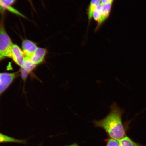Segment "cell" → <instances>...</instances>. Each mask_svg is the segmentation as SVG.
Here are the masks:
<instances>
[{
	"instance_id": "cell-17",
	"label": "cell",
	"mask_w": 146,
	"mask_h": 146,
	"mask_svg": "<svg viewBox=\"0 0 146 146\" xmlns=\"http://www.w3.org/2000/svg\"><path fill=\"white\" fill-rule=\"evenodd\" d=\"M78 146L77 144H76V143H74L72 144V145H69L68 146Z\"/></svg>"
},
{
	"instance_id": "cell-14",
	"label": "cell",
	"mask_w": 146,
	"mask_h": 146,
	"mask_svg": "<svg viewBox=\"0 0 146 146\" xmlns=\"http://www.w3.org/2000/svg\"><path fill=\"white\" fill-rule=\"evenodd\" d=\"M114 0H102V4L104 5L106 3H112Z\"/></svg>"
},
{
	"instance_id": "cell-11",
	"label": "cell",
	"mask_w": 146,
	"mask_h": 146,
	"mask_svg": "<svg viewBox=\"0 0 146 146\" xmlns=\"http://www.w3.org/2000/svg\"><path fill=\"white\" fill-rule=\"evenodd\" d=\"M120 146H141L129 138V137L125 136L118 140Z\"/></svg>"
},
{
	"instance_id": "cell-3",
	"label": "cell",
	"mask_w": 146,
	"mask_h": 146,
	"mask_svg": "<svg viewBox=\"0 0 146 146\" xmlns=\"http://www.w3.org/2000/svg\"><path fill=\"white\" fill-rule=\"evenodd\" d=\"M17 76L16 73H1L0 76V96L10 86Z\"/></svg>"
},
{
	"instance_id": "cell-15",
	"label": "cell",
	"mask_w": 146,
	"mask_h": 146,
	"mask_svg": "<svg viewBox=\"0 0 146 146\" xmlns=\"http://www.w3.org/2000/svg\"><path fill=\"white\" fill-rule=\"evenodd\" d=\"M4 11L3 10L2 8H1V1L0 0V12L2 13H3L4 12Z\"/></svg>"
},
{
	"instance_id": "cell-10",
	"label": "cell",
	"mask_w": 146,
	"mask_h": 146,
	"mask_svg": "<svg viewBox=\"0 0 146 146\" xmlns=\"http://www.w3.org/2000/svg\"><path fill=\"white\" fill-rule=\"evenodd\" d=\"M112 3H109L103 5L99 26L108 17L110 14V13L111 7H112Z\"/></svg>"
},
{
	"instance_id": "cell-8",
	"label": "cell",
	"mask_w": 146,
	"mask_h": 146,
	"mask_svg": "<svg viewBox=\"0 0 146 146\" xmlns=\"http://www.w3.org/2000/svg\"><path fill=\"white\" fill-rule=\"evenodd\" d=\"M1 8L4 11L7 10L12 13L15 14L16 15H19L21 17L25 18V16L22 14L21 13L12 7L16 0H1Z\"/></svg>"
},
{
	"instance_id": "cell-16",
	"label": "cell",
	"mask_w": 146,
	"mask_h": 146,
	"mask_svg": "<svg viewBox=\"0 0 146 146\" xmlns=\"http://www.w3.org/2000/svg\"><path fill=\"white\" fill-rule=\"evenodd\" d=\"M5 58L3 57V56H2L1 54H0V61H1L3 59H5Z\"/></svg>"
},
{
	"instance_id": "cell-4",
	"label": "cell",
	"mask_w": 146,
	"mask_h": 146,
	"mask_svg": "<svg viewBox=\"0 0 146 146\" xmlns=\"http://www.w3.org/2000/svg\"><path fill=\"white\" fill-rule=\"evenodd\" d=\"M23 52L25 57L30 59L38 48L36 44L30 40H24L22 44Z\"/></svg>"
},
{
	"instance_id": "cell-13",
	"label": "cell",
	"mask_w": 146,
	"mask_h": 146,
	"mask_svg": "<svg viewBox=\"0 0 146 146\" xmlns=\"http://www.w3.org/2000/svg\"><path fill=\"white\" fill-rule=\"evenodd\" d=\"M106 146H120L118 140L110 139L107 141Z\"/></svg>"
},
{
	"instance_id": "cell-7",
	"label": "cell",
	"mask_w": 146,
	"mask_h": 146,
	"mask_svg": "<svg viewBox=\"0 0 146 146\" xmlns=\"http://www.w3.org/2000/svg\"><path fill=\"white\" fill-rule=\"evenodd\" d=\"M46 49L38 47L30 59L36 65L43 62L47 54Z\"/></svg>"
},
{
	"instance_id": "cell-9",
	"label": "cell",
	"mask_w": 146,
	"mask_h": 146,
	"mask_svg": "<svg viewBox=\"0 0 146 146\" xmlns=\"http://www.w3.org/2000/svg\"><path fill=\"white\" fill-rule=\"evenodd\" d=\"M27 140L16 139L12 137L0 133V143H17L21 144H26Z\"/></svg>"
},
{
	"instance_id": "cell-19",
	"label": "cell",
	"mask_w": 146,
	"mask_h": 146,
	"mask_svg": "<svg viewBox=\"0 0 146 146\" xmlns=\"http://www.w3.org/2000/svg\"><path fill=\"white\" fill-rule=\"evenodd\" d=\"M28 1H30V0H28Z\"/></svg>"
},
{
	"instance_id": "cell-1",
	"label": "cell",
	"mask_w": 146,
	"mask_h": 146,
	"mask_svg": "<svg viewBox=\"0 0 146 146\" xmlns=\"http://www.w3.org/2000/svg\"><path fill=\"white\" fill-rule=\"evenodd\" d=\"M110 109V112L105 117L95 120L94 123L96 127L105 130L111 138L119 140L125 135L122 119L124 111L115 103L111 106Z\"/></svg>"
},
{
	"instance_id": "cell-2",
	"label": "cell",
	"mask_w": 146,
	"mask_h": 146,
	"mask_svg": "<svg viewBox=\"0 0 146 146\" xmlns=\"http://www.w3.org/2000/svg\"><path fill=\"white\" fill-rule=\"evenodd\" d=\"M13 44L5 28L3 20L0 21V54L5 58H11Z\"/></svg>"
},
{
	"instance_id": "cell-6",
	"label": "cell",
	"mask_w": 146,
	"mask_h": 146,
	"mask_svg": "<svg viewBox=\"0 0 146 146\" xmlns=\"http://www.w3.org/2000/svg\"><path fill=\"white\" fill-rule=\"evenodd\" d=\"M36 65L30 59L25 57L21 67V77L25 80L27 76L35 68Z\"/></svg>"
},
{
	"instance_id": "cell-18",
	"label": "cell",
	"mask_w": 146,
	"mask_h": 146,
	"mask_svg": "<svg viewBox=\"0 0 146 146\" xmlns=\"http://www.w3.org/2000/svg\"><path fill=\"white\" fill-rule=\"evenodd\" d=\"M1 73H0V76H1Z\"/></svg>"
},
{
	"instance_id": "cell-5",
	"label": "cell",
	"mask_w": 146,
	"mask_h": 146,
	"mask_svg": "<svg viewBox=\"0 0 146 146\" xmlns=\"http://www.w3.org/2000/svg\"><path fill=\"white\" fill-rule=\"evenodd\" d=\"M25 56L23 51L17 45L14 44L12 48L11 58L16 64L21 67Z\"/></svg>"
},
{
	"instance_id": "cell-12",
	"label": "cell",
	"mask_w": 146,
	"mask_h": 146,
	"mask_svg": "<svg viewBox=\"0 0 146 146\" xmlns=\"http://www.w3.org/2000/svg\"><path fill=\"white\" fill-rule=\"evenodd\" d=\"M102 0H92L88 9V18L90 20L92 17L93 13L96 10L98 5H100Z\"/></svg>"
}]
</instances>
